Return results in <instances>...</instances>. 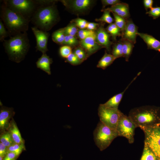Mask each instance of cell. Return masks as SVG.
Returning <instances> with one entry per match:
<instances>
[{
    "label": "cell",
    "mask_w": 160,
    "mask_h": 160,
    "mask_svg": "<svg viewBox=\"0 0 160 160\" xmlns=\"http://www.w3.org/2000/svg\"><path fill=\"white\" fill-rule=\"evenodd\" d=\"M105 9L126 20L129 19L130 16L129 5L126 3H120Z\"/></svg>",
    "instance_id": "9a60e30c"
},
{
    "label": "cell",
    "mask_w": 160,
    "mask_h": 160,
    "mask_svg": "<svg viewBox=\"0 0 160 160\" xmlns=\"http://www.w3.org/2000/svg\"><path fill=\"white\" fill-rule=\"evenodd\" d=\"M8 153V148L0 142V156L4 157Z\"/></svg>",
    "instance_id": "b9f144b4"
},
{
    "label": "cell",
    "mask_w": 160,
    "mask_h": 160,
    "mask_svg": "<svg viewBox=\"0 0 160 160\" xmlns=\"http://www.w3.org/2000/svg\"><path fill=\"white\" fill-rule=\"evenodd\" d=\"M140 36L146 43L148 49H153L160 52V41L152 36L148 34L138 32Z\"/></svg>",
    "instance_id": "2e32d148"
},
{
    "label": "cell",
    "mask_w": 160,
    "mask_h": 160,
    "mask_svg": "<svg viewBox=\"0 0 160 160\" xmlns=\"http://www.w3.org/2000/svg\"><path fill=\"white\" fill-rule=\"evenodd\" d=\"M73 53L82 62L87 59L88 57L86 52L81 47L76 48Z\"/></svg>",
    "instance_id": "1f68e13d"
},
{
    "label": "cell",
    "mask_w": 160,
    "mask_h": 160,
    "mask_svg": "<svg viewBox=\"0 0 160 160\" xmlns=\"http://www.w3.org/2000/svg\"><path fill=\"white\" fill-rule=\"evenodd\" d=\"M99 24L98 23H95L88 22L87 27V29L92 31H94V30L96 29L98 27Z\"/></svg>",
    "instance_id": "ee69618b"
},
{
    "label": "cell",
    "mask_w": 160,
    "mask_h": 160,
    "mask_svg": "<svg viewBox=\"0 0 160 160\" xmlns=\"http://www.w3.org/2000/svg\"><path fill=\"white\" fill-rule=\"evenodd\" d=\"M72 23H74L76 26L81 29L87 28L88 22L85 20L80 18H77L72 20Z\"/></svg>",
    "instance_id": "74e56055"
},
{
    "label": "cell",
    "mask_w": 160,
    "mask_h": 160,
    "mask_svg": "<svg viewBox=\"0 0 160 160\" xmlns=\"http://www.w3.org/2000/svg\"><path fill=\"white\" fill-rule=\"evenodd\" d=\"M78 41L75 36L65 35L63 45L70 46L77 45Z\"/></svg>",
    "instance_id": "d6a6232c"
},
{
    "label": "cell",
    "mask_w": 160,
    "mask_h": 160,
    "mask_svg": "<svg viewBox=\"0 0 160 160\" xmlns=\"http://www.w3.org/2000/svg\"><path fill=\"white\" fill-rule=\"evenodd\" d=\"M137 77V76L133 79L123 91L113 96L106 103L102 104V105L106 107L110 108L118 109L119 105L122 99L125 92L130 84L135 80Z\"/></svg>",
    "instance_id": "ac0fdd59"
},
{
    "label": "cell",
    "mask_w": 160,
    "mask_h": 160,
    "mask_svg": "<svg viewBox=\"0 0 160 160\" xmlns=\"http://www.w3.org/2000/svg\"><path fill=\"white\" fill-rule=\"evenodd\" d=\"M142 130L145 134L144 144L154 153L158 160H160V135L152 129Z\"/></svg>",
    "instance_id": "9c48e42d"
},
{
    "label": "cell",
    "mask_w": 160,
    "mask_h": 160,
    "mask_svg": "<svg viewBox=\"0 0 160 160\" xmlns=\"http://www.w3.org/2000/svg\"><path fill=\"white\" fill-rule=\"evenodd\" d=\"M115 59L112 54H108L105 51L104 55L98 62L97 67L105 69L110 65Z\"/></svg>",
    "instance_id": "ffe728a7"
},
{
    "label": "cell",
    "mask_w": 160,
    "mask_h": 160,
    "mask_svg": "<svg viewBox=\"0 0 160 160\" xmlns=\"http://www.w3.org/2000/svg\"><path fill=\"white\" fill-rule=\"evenodd\" d=\"M95 37V33L79 42L81 47L86 52L88 57L103 48L97 42Z\"/></svg>",
    "instance_id": "4fadbf2b"
},
{
    "label": "cell",
    "mask_w": 160,
    "mask_h": 160,
    "mask_svg": "<svg viewBox=\"0 0 160 160\" xmlns=\"http://www.w3.org/2000/svg\"><path fill=\"white\" fill-rule=\"evenodd\" d=\"M95 143L100 150L102 151L108 148L118 135L116 130L106 126L100 121L94 132Z\"/></svg>",
    "instance_id": "8992f818"
},
{
    "label": "cell",
    "mask_w": 160,
    "mask_h": 160,
    "mask_svg": "<svg viewBox=\"0 0 160 160\" xmlns=\"http://www.w3.org/2000/svg\"><path fill=\"white\" fill-rule=\"evenodd\" d=\"M54 1L48 0L37 8L30 20L34 26L47 32L57 23L59 16Z\"/></svg>",
    "instance_id": "6da1fadb"
},
{
    "label": "cell",
    "mask_w": 160,
    "mask_h": 160,
    "mask_svg": "<svg viewBox=\"0 0 160 160\" xmlns=\"http://www.w3.org/2000/svg\"><path fill=\"white\" fill-rule=\"evenodd\" d=\"M0 140L1 143L7 148L14 143L9 132L2 135L0 137Z\"/></svg>",
    "instance_id": "f546056e"
},
{
    "label": "cell",
    "mask_w": 160,
    "mask_h": 160,
    "mask_svg": "<svg viewBox=\"0 0 160 160\" xmlns=\"http://www.w3.org/2000/svg\"><path fill=\"white\" fill-rule=\"evenodd\" d=\"M4 41L5 51L10 60L19 63L24 60L30 47L26 32L11 36Z\"/></svg>",
    "instance_id": "3957f363"
},
{
    "label": "cell",
    "mask_w": 160,
    "mask_h": 160,
    "mask_svg": "<svg viewBox=\"0 0 160 160\" xmlns=\"http://www.w3.org/2000/svg\"><path fill=\"white\" fill-rule=\"evenodd\" d=\"M122 113L118 109L108 108L103 105L102 104L99 105L98 108V115L100 121L115 130Z\"/></svg>",
    "instance_id": "52a82bcc"
},
{
    "label": "cell",
    "mask_w": 160,
    "mask_h": 160,
    "mask_svg": "<svg viewBox=\"0 0 160 160\" xmlns=\"http://www.w3.org/2000/svg\"><path fill=\"white\" fill-rule=\"evenodd\" d=\"M0 17L10 37L28 30L30 20L11 10L3 3L1 7Z\"/></svg>",
    "instance_id": "277c9868"
},
{
    "label": "cell",
    "mask_w": 160,
    "mask_h": 160,
    "mask_svg": "<svg viewBox=\"0 0 160 160\" xmlns=\"http://www.w3.org/2000/svg\"><path fill=\"white\" fill-rule=\"evenodd\" d=\"M154 131L160 135V127L158 126L152 129Z\"/></svg>",
    "instance_id": "f6af8a7d"
},
{
    "label": "cell",
    "mask_w": 160,
    "mask_h": 160,
    "mask_svg": "<svg viewBox=\"0 0 160 160\" xmlns=\"http://www.w3.org/2000/svg\"><path fill=\"white\" fill-rule=\"evenodd\" d=\"M140 160H158L152 151L145 145Z\"/></svg>",
    "instance_id": "484cf974"
},
{
    "label": "cell",
    "mask_w": 160,
    "mask_h": 160,
    "mask_svg": "<svg viewBox=\"0 0 160 160\" xmlns=\"http://www.w3.org/2000/svg\"><path fill=\"white\" fill-rule=\"evenodd\" d=\"M24 149L25 146L23 143L17 144L14 143L8 148V152H14L19 156Z\"/></svg>",
    "instance_id": "83f0119b"
},
{
    "label": "cell",
    "mask_w": 160,
    "mask_h": 160,
    "mask_svg": "<svg viewBox=\"0 0 160 160\" xmlns=\"http://www.w3.org/2000/svg\"><path fill=\"white\" fill-rule=\"evenodd\" d=\"M146 14L152 17L154 19L160 17V7H153L149 11H147Z\"/></svg>",
    "instance_id": "8d00e7d4"
},
{
    "label": "cell",
    "mask_w": 160,
    "mask_h": 160,
    "mask_svg": "<svg viewBox=\"0 0 160 160\" xmlns=\"http://www.w3.org/2000/svg\"><path fill=\"white\" fill-rule=\"evenodd\" d=\"M9 36L7 31H6L4 24L3 23L2 20H0V40L2 42L4 41V39Z\"/></svg>",
    "instance_id": "f35d334b"
},
{
    "label": "cell",
    "mask_w": 160,
    "mask_h": 160,
    "mask_svg": "<svg viewBox=\"0 0 160 160\" xmlns=\"http://www.w3.org/2000/svg\"><path fill=\"white\" fill-rule=\"evenodd\" d=\"M13 112L10 108H2L0 111V128L4 129L12 116Z\"/></svg>",
    "instance_id": "d6986e66"
},
{
    "label": "cell",
    "mask_w": 160,
    "mask_h": 160,
    "mask_svg": "<svg viewBox=\"0 0 160 160\" xmlns=\"http://www.w3.org/2000/svg\"><path fill=\"white\" fill-rule=\"evenodd\" d=\"M31 29L36 38V50L41 52L42 54L46 53L48 50L47 44L50 35L49 33L39 30L35 26L32 27Z\"/></svg>",
    "instance_id": "30bf717a"
},
{
    "label": "cell",
    "mask_w": 160,
    "mask_h": 160,
    "mask_svg": "<svg viewBox=\"0 0 160 160\" xmlns=\"http://www.w3.org/2000/svg\"><path fill=\"white\" fill-rule=\"evenodd\" d=\"M77 27L74 23L68 25L64 28L65 35L75 36L78 31Z\"/></svg>",
    "instance_id": "4dcf8cb0"
},
{
    "label": "cell",
    "mask_w": 160,
    "mask_h": 160,
    "mask_svg": "<svg viewBox=\"0 0 160 160\" xmlns=\"http://www.w3.org/2000/svg\"><path fill=\"white\" fill-rule=\"evenodd\" d=\"M14 143L17 144L23 143L19 130L16 124L12 122L9 129V132Z\"/></svg>",
    "instance_id": "44dd1931"
},
{
    "label": "cell",
    "mask_w": 160,
    "mask_h": 160,
    "mask_svg": "<svg viewBox=\"0 0 160 160\" xmlns=\"http://www.w3.org/2000/svg\"><path fill=\"white\" fill-rule=\"evenodd\" d=\"M112 13L114 17L115 23L120 29L122 34L126 25L127 20L113 13Z\"/></svg>",
    "instance_id": "f1b7e54d"
},
{
    "label": "cell",
    "mask_w": 160,
    "mask_h": 160,
    "mask_svg": "<svg viewBox=\"0 0 160 160\" xmlns=\"http://www.w3.org/2000/svg\"><path fill=\"white\" fill-rule=\"evenodd\" d=\"M3 2L11 10L30 20L37 8L43 3L42 0H5Z\"/></svg>",
    "instance_id": "5b68a950"
},
{
    "label": "cell",
    "mask_w": 160,
    "mask_h": 160,
    "mask_svg": "<svg viewBox=\"0 0 160 160\" xmlns=\"http://www.w3.org/2000/svg\"><path fill=\"white\" fill-rule=\"evenodd\" d=\"M60 1L67 9L78 12L87 9L93 2L90 0H61Z\"/></svg>",
    "instance_id": "7c38bea8"
},
{
    "label": "cell",
    "mask_w": 160,
    "mask_h": 160,
    "mask_svg": "<svg viewBox=\"0 0 160 160\" xmlns=\"http://www.w3.org/2000/svg\"><path fill=\"white\" fill-rule=\"evenodd\" d=\"M136 125L128 116L122 113L118 123L116 129L118 136L126 138L130 143L134 140V136Z\"/></svg>",
    "instance_id": "ba28073f"
},
{
    "label": "cell",
    "mask_w": 160,
    "mask_h": 160,
    "mask_svg": "<svg viewBox=\"0 0 160 160\" xmlns=\"http://www.w3.org/2000/svg\"><path fill=\"white\" fill-rule=\"evenodd\" d=\"M143 3L145 9L147 11L149 9H151L153 7V1L152 0H144Z\"/></svg>",
    "instance_id": "7bdbcfd3"
},
{
    "label": "cell",
    "mask_w": 160,
    "mask_h": 160,
    "mask_svg": "<svg viewBox=\"0 0 160 160\" xmlns=\"http://www.w3.org/2000/svg\"><path fill=\"white\" fill-rule=\"evenodd\" d=\"M128 116L137 127H139L142 130L152 129L159 126L160 122L159 109L149 105L132 109Z\"/></svg>",
    "instance_id": "7a4b0ae2"
},
{
    "label": "cell",
    "mask_w": 160,
    "mask_h": 160,
    "mask_svg": "<svg viewBox=\"0 0 160 160\" xmlns=\"http://www.w3.org/2000/svg\"><path fill=\"white\" fill-rule=\"evenodd\" d=\"M95 32L88 29H82L79 30L78 32L79 38L81 40L95 33Z\"/></svg>",
    "instance_id": "e575fe53"
},
{
    "label": "cell",
    "mask_w": 160,
    "mask_h": 160,
    "mask_svg": "<svg viewBox=\"0 0 160 160\" xmlns=\"http://www.w3.org/2000/svg\"><path fill=\"white\" fill-rule=\"evenodd\" d=\"M103 6V9L108 5H114L120 3L121 1L119 0H102L101 1Z\"/></svg>",
    "instance_id": "ab89813d"
},
{
    "label": "cell",
    "mask_w": 160,
    "mask_h": 160,
    "mask_svg": "<svg viewBox=\"0 0 160 160\" xmlns=\"http://www.w3.org/2000/svg\"><path fill=\"white\" fill-rule=\"evenodd\" d=\"M52 62V59L45 53L42 54L41 57L38 59L36 64L37 68L50 75L51 74L50 66Z\"/></svg>",
    "instance_id": "e0dca14e"
},
{
    "label": "cell",
    "mask_w": 160,
    "mask_h": 160,
    "mask_svg": "<svg viewBox=\"0 0 160 160\" xmlns=\"http://www.w3.org/2000/svg\"><path fill=\"white\" fill-rule=\"evenodd\" d=\"M104 13L102 16L99 19H97L95 20L97 22L106 23L109 24L113 23L114 19L111 16L110 12L104 9L101 10Z\"/></svg>",
    "instance_id": "4316f807"
},
{
    "label": "cell",
    "mask_w": 160,
    "mask_h": 160,
    "mask_svg": "<svg viewBox=\"0 0 160 160\" xmlns=\"http://www.w3.org/2000/svg\"><path fill=\"white\" fill-rule=\"evenodd\" d=\"M96 33L95 39L97 42L103 48H106L110 52L111 47L113 43L110 41V34L104 28V25H101L97 29Z\"/></svg>",
    "instance_id": "8fae6325"
},
{
    "label": "cell",
    "mask_w": 160,
    "mask_h": 160,
    "mask_svg": "<svg viewBox=\"0 0 160 160\" xmlns=\"http://www.w3.org/2000/svg\"><path fill=\"white\" fill-rule=\"evenodd\" d=\"M71 47L64 45L61 47L59 50V53L61 57L66 58L72 52Z\"/></svg>",
    "instance_id": "836d02e7"
},
{
    "label": "cell",
    "mask_w": 160,
    "mask_h": 160,
    "mask_svg": "<svg viewBox=\"0 0 160 160\" xmlns=\"http://www.w3.org/2000/svg\"><path fill=\"white\" fill-rule=\"evenodd\" d=\"M65 61L74 65H79L82 63L73 52H72L66 58Z\"/></svg>",
    "instance_id": "d590c367"
},
{
    "label": "cell",
    "mask_w": 160,
    "mask_h": 160,
    "mask_svg": "<svg viewBox=\"0 0 160 160\" xmlns=\"http://www.w3.org/2000/svg\"><path fill=\"white\" fill-rule=\"evenodd\" d=\"M121 39L123 44V57H125L126 61H128L134 47V44L128 40Z\"/></svg>",
    "instance_id": "7402d4cb"
},
{
    "label": "cell",
    "mask_w": 160,
    "mask_h": 160,
    "mask_svg": "<svg viewBox=\"0 0 160 160\" xmlns=\"http://www.w3.org/2000/svg\"><path fill=\"white\" fill-rule=\"evenodd\" d=\"M65 35L64 28H60L52 33V39L57 44L63 45Z\"/></svg>",
    "instance_id": "603a6c76"
},
{
    "label": "cell",
    "mask_w": 160,
    "mask_h": 160,
    "mask_svg": "<svg viewBox=\"0 0 160 160\" xmlns=\"http://www.w3.org/2000/svg\"><path fill=\"white\" fill-rule=\"evenodd\" d=\"M105 29L110 34L113 40H116L117 36H122L121 31L115 23L109 24Z\"/></svg>",
    "instance_id": "cb8c5ba5"
},
{
    "label": "cell",
    "mask_w": 160,
    "mask_h": 160,
    "mask_svg": "<svg viewBox=\"0 0 160 160\" xmlns=\"http://www.w3.org/2000/svg\"><path fill=\"white\" fill-rule=\"evenodd\" d=\"M4 157H2L1 156H0V160H3Z\"/></svg>",
    "instance_id": "bcb514c9"
},
{
    "label": "cell",
    "mask_w": 160,
    "mask_h": 160,
    "mask_svg": "<svg viewBox=\"0 0 160 160\" xmlns=\"http://www.w3.org/2000/svg\"><path fill=\"white\" fill-rule=\"evenodd\" d=\"M18 156L14 152H8L4 158L3 160H16Z\"/></svg>",
    "instance_id": "60d3db41"
},
{
    "label": "cell",
    "mask_w": 160,
    "mask_h": 160,
    "mask_svg": "<svg viewBox=\"0 0 160 160\" xmlns=\"http://www.w3.org/2000/svg\"><path fill=\"white\" fill-rule=\"evenodd\" d=\"M137 31V27L132 20L130 19L127 20L125 28L122 34L121 39L128 40L135 44L138 32Z\"/></svg>",
    "instance_id": "5bb4252c"
},
{
    "label": "cell",
    "mask_w": 160,
    "mask_h": 160,
    "mask_svg": "<svg viewBox=\"0 0 160 160\" xmlns=\"http://www.w3.org/2000/svg\"><path fill=\"white\" fill-rule=\"evenodd\" d=\"M111 54L116 59L123 57V44L121 39L114 44L113 47Z\"/></svg>",
    "instance_id": "d4e9b609"
}]
</instances>
